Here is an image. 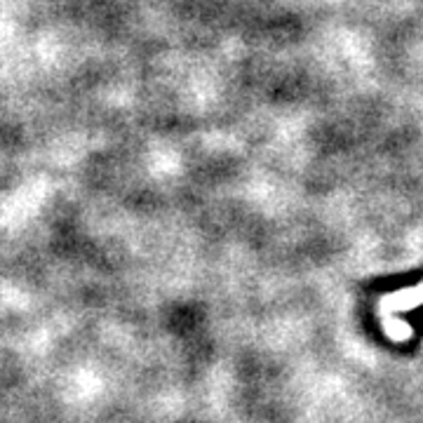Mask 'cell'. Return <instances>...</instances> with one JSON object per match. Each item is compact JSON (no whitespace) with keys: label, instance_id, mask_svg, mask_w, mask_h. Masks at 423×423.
Returning a JSON list of instances; mask_svg holds the SVG:
<instances>
[{"label":"cell","instance_id":"cell-1","mask_svg":"<svg viewBox=\"0 0 423 423\" xmlns=\"http://www.w3.org/2000/svg\"><path fill=\"white\" fill-rule=\"evenodd\" d=\"M386 327H388V332L395 336V339H407V336L412 334V329L407 327L404 323H400V320H388Z\"/></svg>","mask_w":423,"mask_h":423}]
</instances>
